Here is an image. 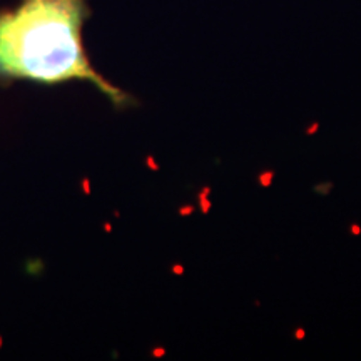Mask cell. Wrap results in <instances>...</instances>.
Wrapping results in <instances>:
<instances>
[{"mask_svg": "<svg viewBox=\"0 0 361 361\" xmlns=\"http://www.w3.org/2000/svg\"><path fill=\"white\" fill-rule=\"evenodd\" d=\"M89 17L85 0H22L0 12V78L40 84L87 80L126 106L129 97L90 66L82 29Z\"/></svg>", "mask_w": 361, "mask_h": 361, "instance_id": "cell-1", "label": "cell"}]
</instances>
